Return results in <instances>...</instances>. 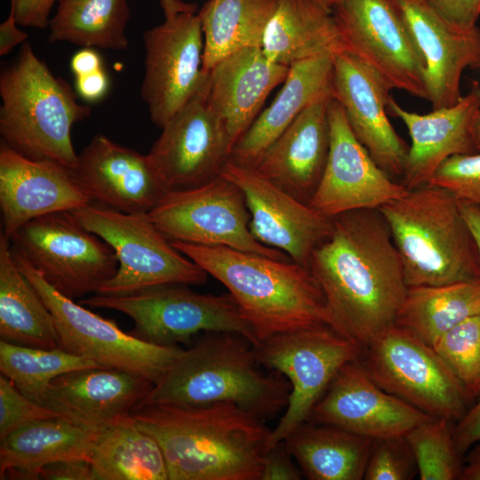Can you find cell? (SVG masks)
<instances>
[{
	"instance_id": "60d3db41",
	"label": "cell",
	"mask_w": 480,
	"mask_h": 480,
	"mask_svg": "<svg viewBox=\"0 0 480 480\" xmlns=\"http://www.w3.org/2000/svg\"><path fill=\"white\" fill-rule=\"evenodd\" d=\"M429 184L445 188L459 200L480 208V152L448 157L438 166Z\"/></svg>"
},
{
	"instance_id": "ab89813d",
	"label": "cell",
	"mask_w": 480,
	"mask_h": 480,
	"mask_svg": "<svg viewBox=\"0 0 480 480\" xmlns=\"http://www.w3.org/2000/svg\"><path fill=\"white\" fill-rule=\"evenodd\" d=\"M417 474L416 460L404 436L372 441L364 479L410 480Z\"/></svg>"
},
{
	"instance_id": "4dcf8cb0",
	"label": "cell",
	"mask_w": 480,
	"mask_h": 480,
	"mask_svg": "<svg viewBox=\"0 0 480 480\" xmlns=\"http://www.w3.org/2000/svg\"><path fill=\"white\" fill-rule=\"evenodd\" d=\"M0 338L36 348H60L53 316L19 268L10 240L0 234Z\"/></svg>"
},
{
	"instance_id": "83f0119b",
	"label": "cell",
	"mask_w": 480,
	"mask_h": 480,
	"mask_svg": "<svg viewBox=\"0 0 480 480\" xmlns=\"http://www.w3.org/2000/svg\"><path fill=\"white\" fill-rule=\"evenodd\" d=\"M333 53L324 52L289 67L282 90L233 146L228 159L252 166L308 106L332 95Z\"/></svg>"
},
{
	"instance_id": "f546056e",
	"label": "cell",
	"mask_w": 480,
	"mask_h": 480,
	"mask_svg": "<svg viewBox=\"0 0 480 480\" xmlns=\"http://www.w3.org/2000/svg\"><path fill=\"white\" fill-rule=\"evenodd\" d=\"M340 48L332 9L319 0H277L261 44L270 61L290 67Z\"/></svg>"
},
{
	"instance_id": "816d5d0a",
	"label": "cell",
	"mask_w": 480,
	"mask_h": 480,
	"mask_svg": "<svg viewBox=\"0 0 480 480\" xmlns=\"http://www.w3.org/2000/svg\"><path fill=\"white\" fill-rule=\"evenodd\" d=\"M472 447L465 458L460 480H480V442Z\"/></svg>"
},
{
	"instance_id": "f5cc1de1",
	"label": "cell",
	"mask_w": 480,
	"mask_h": 480,
	"mask_svg": "<svg viewBox=\"0 0 480 480\" xmlns=\"http://www.w3.org/2000/svg\"><path fill=\"white\" fill-rule=\"evenodd\" d=\"M460 203L462 214L473 234L480 254V208L460 200Z\"/></svg>"
},
{
	"instance_id": "6da1fadb",
	"label": "cell",
	"mask_w": 480,
	"mask_h": 480,
	"mask_svg": "<svg viewBox=\"0 0 480 480\" xmlns=\"http://www.w3.org/2000/svg\"><path fill=\"white\" fill-rule=\"evenodd\" d=\"M332 221L308 268L324 296L328 325L364 348L395 324L408 286L380 209L346 212Z\"/></svg>"
},
{
	"instance_id": "b9f144b4",
	"label": "cell",
	"mask_w": 480,
	"mask_h": 480,
	"mask_svg": "<svg viewBox=\"0 0 480 480\" xmlns=\"http://www.w3.org/2000/svg\"><path fill=\"white\" fill-rule=\"evenodd\" d=\"M52 418L63 417L25 396L7 377L1 374L0 441L24 424Z\"/></svg>"
},
{
	"instance_id": "f1b7e54d",
	"label": "cell",
	"mask_w": 480,
	"mask_h": 480,
	"mask_svg": "<svg viewBox=\"0 0 480 480\" xmlns=\"http://www.w3.org/2000/svg\"><path fill=\"white\" fill-rule=\"evenodd\" d=\"M99 431L63 418L24 424L0 441V479H40L49 464L89 460Z\"/></svg>"
},
{
	"instance_id": "ac0fdd59",
	"label": "cell",
	"mask_w": 480,
	"mask_h": 480,
	"mask_svg": "<svg viewBox=\"0 0 480 480\" xmlns=\"http://www.w3.org/2000/svg\"><path fill=\"white\" fill-rule=\"evenodd\" d=\"M330 148L326 165L309 205L333 218L360 209H380L407 188L392 180L354 135L345 112L333 98L328 108Z\"/></svg>"
},
{
	"instance_id": "cb8c5ba5",
	"label": "cell",
	"mask_w": 480,
	"mask_h": 480,
	"mask_svg": "<svg viewBox=\"0 0 480 480\" xmlns=\"http://www.w3.org/2000/svg\"><path fill=\"white\" fill-rule=\"evenodd\" d=\"M154 383L117 368H87L63 373L49 385L43 404L75 424L100 430L139 408Z\"/></svg>"
},
{
	"instance_id": "db71d44e",
	"label": "cell",
	"mask_w": 480,
	"mask_h": 480,
	"mask_svg": "<svg viewBox=\"0 0 480 480\" xmlns=\"http://www.w3.org/2000/svg\"><path fill=\"white\" fill-rule=\"evenodd\" d=\"M160 5L163 8L165 17L172 16L180 12L196 10L194 4H187L180 0H160Z\"/></svg>"
},
{
	"instance_id": "f6af8a7d",
	"label": "cell",
	"mask_w": 480,
	"mask_h": 480,
	"mask_svg": "<svg viewBox=\"0 0 480 480\" xmlns=\"http://www.w3.org/2000/svg\"><path fill=\"white\" fill-rule=\"evenodd\" d=\"M453 440L462 456L480 442V393L465 415L454 424Z\"/></svg>"
},
{
	"instance_id": "ffe728a7",
	"label": "cell",
	"mask_w": 480,
	"mask_h": 480,
	"mask_svg": "<svg viewBox=\"0 0 480 480\" xmlns=\"http://www.w3.org/2000/svg\"><path fill=\"white\" fill-rule=\"evenodd\" d=\"M431 419L379 387L358 358L340 369L308 421L335 426L374 440L405 436Z\"/></svg>"
},
{
	"instance_id": "f35d334b",
	"label": "cell",
	"mask_w": 480,
	"mask_h": 480,
	"mask_svg": "<svg viewBox=\"0 0 480 480\" xmlns=\"http://www.w3.org/2000/svg\"><path fill=\"white\" fill-rule=\"evenodd\" d=\"M433 348L476 399L480 393V313L446 332Z\"/></svg>"
},
{
	"instance_id": "e575fe53",
	"label": "cell",
	"mask_w": 480,
	"mask_h": 480,
	"mask_svg": "<svg viewBox=\"0 0 480 480\" xmlns=\"http://www.w3.org/2000/svg\"><path fill=\"white\" fill-rule=\"evenodd\" d=\"M277 0H208L199 11L204 36L202 68L209 72L223 58L261 47Z\"/></svg>"
},
{
	"instance_id": "681fc988",
	"label": "cell",
	"mask_w": 480,
	"mask_h": 480,
	"mask_svg": "<svg viewBox=\"0 0 480 480\" xmlns=\"http://www.w3.org/2000/svg\"><path fill=\"white\" fill-rule=\"evenodd\" d=\"M15 9L12 0L8 18L0 25V55L9 53L15 46L23 44L28 35L17 28Z\"/></svg>"
},
{
	"instance_id": "30bf717a",
	"label": "cell",
	"mask_w": 480,
	"mask_h": 480,
	"mask_svg": "<svg viewBox=\"0 0 480 480\" xmlns=\"http://www.w3.org/2000/svg\"><path fill=\"white\" fill-rule=\"evenodd\" d=\"M21 272L50 309L55 321L60 348L91 359L102 367L139 373L156 384L169 370L184 348L160 346L123 332L105 319L53 288L28 261L12 247Z\"/></svg>"
},
{
	"instance_id": "2e32d148",
	"label": "cell",
	"mask_w": 480,
	"mask_h": 480,
	"mask_svg": "<svg viewBox=\"0 0 480 480\" xmlns=\"http://www.w3.org/2000/svg\"><path fill=\"white\" fill-rule=\"evenodd\" d=\"M208 72L188 101L161 128L148 154L169 191L197 187L220 175L232 143L207 98Z\"/></svg>"
},
{
	"instance_id": "d590c367",
	"label": "cell",
	"mask_w": 480,
	"mask_h": 480,
	"mask_svg": "<svg viewBox=\"0 0 480 480\" xmlns=\"http://www.w3.org/2000/svg\"><path fill=\"white\" fill-rule=\"evenodd\" d=\"M50 20V42L123 51L128 47L125 28L127 0H58Z\"/></svg>"
},
{
	"instance_id": "52a82bcc",
	"label": "cell",
	"mask_w": 480,
	"mask_h": 480,
	"mask_svg": "<svg viewBox=\"0 0 480 480\" xmlns=\"http://www.w3.org/2000/svg\"><path fill=\"white\" fill-rule=\"evenodd\" d=\"M72 212L112 247L118 260L116 274L96 294L121 296L164 284H205L208 274L174 247L148 213H126L96 204Z\"/></svg>"
},
{
	"instance_id": "3957f363",
	"label": "cell",
	"mask_w": 480,
	"mask_h": 480,
	"mask_svg": "<svg viewBox=\"0 0 480 480\" xmlns=\"http://www.w3.org/2000/svg\"><path fill=\"white\" fill-rule=\"evenodd\" d=\"M172 244L228 290L260 345L278 334L328 325L324 296L308 268L225 246Z\"/></svg>"
},
{
	"instance_id": "74e56055",
	"label": "cell",
	"mask_w": 480,
	"mask_h": 480,
	"mask_svg": "<svg viewBox=\"0 0 480 480\" xmlns=\"http://www.w3.org/2000/svg\"><path fill=\"white\" fill-rule=\"evenodd\" d=\"M455 422L433 418L404 436L416 460L420 480L460 479L464 460L453 440Z\"/></svg>"
},
{
	"instance_id": "7c38bea8",
	"label": "cell",
	"mask_w": 480,
	"mask_h": 480,
	"mask_svg": "<svg viewBox=\"0 0 480 480\" xmlns=\"http://www.w3.org/2000/svg\"><path fill=\"white\" fill-rule=\"evenodd\" d=\"M255 348L260 364L284 374L291 385L286 410L271 430L268 449L308 420L340 369L358 359L363 349L326 324L273 336Z\"/></svg>"
},
{
	"instance_id": "d4e9b609",
	"label": "cell",
	"mask_w": 480,
	"mask_h": 480,
	"mask_svg": "<svg viewBox=\"0 0 480 480\" xmlns=\"http://www.w3.org/2000/svg\"><path fill=\"white\" fill-rule=\"evenodd\" d=\"M480 109V84L473 81L469 91L454 105L420 115L401 107L392 96L388 113L406 126L412 144L401 183L412 189L427 184L448 157L476 152L473 125Z\"/></svg>"
},
{
	"instance_id": "5b68a950",
	"label": "cell",
	"mask_w": 480,
	"mask_h": 480,
	"mask_svg": "<svg viewBox=\"0 0 480 480\" xmlns=\"http://www.w3.org/2000/svg\"><path fill=\"white\" fill-rule=\"evenodd\" d=\"M380 211L408 287L480 282L477 244L452 192L427 184L407 189Z\"/></svg>"
},
{
	"instance_id": "484cf974",
	"label": "cell",
	"mask_w": 480,
	"mask_h": 480,
	"mask_svg": "<svg viewBox=\"0 0 480 480\" xmlns=\"http://www.w3.org/2000/svg\"><path fill=\"white\" fill-rule=\"evenodd\" d=\"M332 99L325 95L308 106L250 166L306 204L318 187L328 158Z\"/></svg>"
},
{
	"instance_id": "9c48e42d",
	"label": "cell",
	"mask_w": 480,
	"mask_h": 480,
	"mask_svg": "<svg viewBox=\"0 0 480 480\" xmlns=\"http://www.w3.org/2000/svg\"><path fill=\"white\" fill-rule=\"evenodd\" d=\"M359 360L383 390L433 418L456 423L475 401L432 347L396 324L363 348Z\"/></svg>"
},
{
	"instance_id": "8fae6325",
	"label": "cell",
	"mask_w": 480,
	"mask_h": 480,
	"mask_svg": "<svg viewBox=\"0 0 480 480\" xmlns=\"http://www.w3.org/2000/svg\"><path fill=\"white\" fill-rule=\"evenodd\" d=\"M9 240L53 288L72 300L96 293L118 269L112 247L69 211L34 219Z\"/></svg>"
},
{
	"instance_id": "11a10c76",
	"label": "cell",
	"mask_w": 480,
	"mask_h": 480,
	"mask_svg": "<svg viewBox=\"0 0 480 480\" xmlns=\"http://www.w3.org/2000/svg\"><path fill=\"white\" fill-rule=\"evenodd\" d=\"M473 137L476 151L480 150V109L477 111L473 125Z\"/></svg>"
},
{
	"instance_id": "277c9868",
	"label": "cell",
	"mask_w": 480,
	"mask_h": 480,
	"mask_svg": "<svg viewBox=\"0 0 480 480\" xmlns=\"http://www.w3.org/2000/svg\"><path fill=\"white\" fill-rule=\"evenodd\" d=\"M253 344L232 332H205L184 349L140 406L230 403L260 418L287 406L291 385L266 375Z\"/></svg>"
},
{
	"instance_id": "ba28073f",
	"label": "cell",
	"mask_w": 480,
	"mask_h": 480,
	"mask_svg": "<svg viewBox=\"0 0 480 480\" xmlns=\"http://www.w3.org/2000/svg\"><path fill=\"white\" fill-rule=\"evenodd\" d=\"M78 303L125 314L134 322L130 333L151 344L175 346L203 332L236 333L255 348L260 345L229 293L203 294L187 284H173L121 296L95 293Z\"/></svg>"
},
{
	"instance_id": "9f6ffc18",
	"label": "cell",
	"mask_w": 480,
	"mask_h": 480,
	"mask_svg": "<svg viewBox=\"0 0 480 480\" xmlns=\"http://www.w3.org/2000/svg\"><path fill=\"white\" fill-rule=\"evenodd\" d=\"M325 6L332 9L335 5L341 3L343 0H319Z\"/></svg>"
},
{
	"instance_id": "8992f818",
	"label": "cell",
	"mask_w": 480,
	"mask_h": 480,
	"mask_svg": "<svg viewBox=\"0 0 480 480\" xmlns=\"http://www.w3.org/2000/svg\"><path fill=\"white\" fill-rule=\"evenodd\" d=\"M0 134L14 150L32 159L71 169L76 161L71 129L91 115L70 85L55 77L28 42L0 76Z\"/></svg>"
},
{
	"instance_id": "7a4b0ae2",
	"label": "cell",
	"mask_w": 480,
	"mask_h": 480,
	"mask_svg": "<svg viewBox=\"0 0 480 480\" xmlns=\"http://www.w3.org/2000/svg\"><path fill=\"white\" fill-rule=\"evenodd\" d=\"M132 416L159 444L168 480H261L271 430L234 404H149Z\"/></svg>"
},
{
	"instance_id": "7dc6e473",
	"label": "cell",
	"mask_w": 480,
	"mask_h": 480,
	"mask_svg": "<svg viewBox=\"0 0 480 480\" xmlns=\"http://www.w3.org/2000/svg\"><path fill=\"white\" fill-rule=\"evenodd\" d=\"M40 479L48 480H95L89 460L70 459L47 465L40 474Z\"/></svg>"
},
{
	"instance_id": "836d02e7",
	"label": "cell",
	"mask_w": 480,
	"mask_h": 480,
	"mask_svg": "<svg viewBox=\"0 0 480 480\" xmlns=\"http://www.w3.org/2000/svg\"><path fill=\"white\" fill-rule=\"evenodd\" d=\"M480 313V282L408 287L395 324L434 348L450 330Z\"/></svg>"
},
{
	"instance_id": "f907efd6",
	"label": "cell",
	"mask_w": 480,
	"mask_h": 480,
	"mask_svg": "<svg viewBox=\"0 0 480 480\" xmlns=\"http://www.w3.org/2000/svg\"><path fill=\"white\" fill-rule=\"evenodd\" d=\"M70 68L76 77L85 76L103 68L102 60L92 48L84 47L73 55Z\"/></svg>"
},
{
	"instance_id": "7402d4cb",
	"label": "cell",
	"mask_w": 480,
	"mask_h": 480,
	"mask_svg": "<svg viewBox=\"0 0 480 480\" xmlns=\"http://www.w3.org/2000/svg\"><path fill=\"white\" fill-rule=\"evenodd\" d=\"M426 66L428 100L432 109L461 98L466 68H480V29H462L447 20L428 0H393Z\"/></svg>"
},
{
	"instance_id": "e0dca14e",
	"label": "cell",
	"mask_w": 480,
	"mask_h": 480,
	"mask_svg": "<svg viewBox=\"0 0 480 480\" xmlns=\"http://www.w3.org/2000/svg\"><path fill=\"white\" fill-rule=\"evenodd\" d=\"M220 175L244 193L254 238L308 268L313 251L331 236L332 218L298 200L252 167L228 159Z\"/></svg>"
},
{
	"instance_id": "5bb4252c",
	"label": "cell",
	"mask_w": 480,
	"mask_h": 480,
	"mask_svg": "<svg viewBox=\"0 0 480 480\" xmlns=\"http://www.w3.org/2000/svg\"><path fill=\"white\" fill-rule=\"evenodd\" d=\"M332 13L341 49L391 90L428 100L424 58L393 0H343Z\"/></svg>"
},
{
	"instance_id": "9a60e30c",
	"label": "cell",
	"mask_w": 480,
	"mask_h": 480,
	"mask_svg": "<svg viewBox=\"0 0 480 480\" xmlns=\"http://www.w3.org/2000/svg\"><path fill=\"white\" fill-rule=\"evenodd\" d=\"M145 72L141 97L152 122L162 128L196 92L207 72L202 68L204 36L196 10L165 17L143 34Z\"/></svg>"
},
{
	"instance_id": "d6a6232c",
	"label": "cell",
	"mask_w": 480,
	"mask_h": 480,
	"mask_svg": "<svg viewBox=\"0 0 480 480\" xmlns=\"http://www.w3.org/2000/svg\"><path fill=\"white\" fill-rule=\"evenodd\" d=\"M89 460L95 480H168L159 444L132 414L99 431Z\"/></svg>"
},
{
	"instance_id": "d6986e66",
	"label": "cell",
	"mask_w": 480,
	"mask_h": 480,
	"mask_svg": "<svg viewBox=\"0 0 480 480\" xmlns=\"http://www.w3.org/2000/svg\"><path fill=\"white\" fill-rule=\"evenodd\" d=\"M391 89L352 53H333L332 96L342 107L349 126L377 165L392 180H402L410 146L388 117Z\"/></svg>"
},
{
	"instance_id": "7bdbcfd3",
	"label": "cell",
	"mask_w": 480,
	"mask_h": 480,
	"mask_svg": "<svg viewBox=\"0 0 480 480\" xmlns=\"http://www.w3.org/2000/svg\"><path fill=\"white\" fill-rule=\"evenodd\" d=\"M301 473L292 461L284 441L268 449L261 480H300Z\"/></svg>"
},
{
	"instance_id": "ee69618b",
	"label": "cell",
	"mask_w": 480,
	"mask_h": 480,
	"mask_svg": "<svg viewBox=\"0 0 480 480\" xmlns=\"http://www.w3.org/2000/svg\"><path fill=\"white\" fill-rule=\"evenodd\" d=\"M447 20L469 30L476 28L480 0H428Z\"/></svg>"
},
{
	"instance_id": "44dd1931",
	"label": "cell",
	"mask_w": 480,
	"mask_h": 480,
	"mask_svg": "<svg viewBox=\"0 0 480 480\" xmlns=\"http://www.w3.org/2000/svg\"><path fill=\"white\" fill-rule=\"evenodd\" d=\"M76 183L96 204L126 213H148L169 191L148 154L94 136L69 169Z\"/></svg>"
},
{
	"instance_id": "603a6c76",
	"label": "cell",
	"mask_w": 480,
	"mask_h": 480,
	"mask_svg": "<svg viewBox=\"0 0 480 480\" xmlns=\"http://www.w3.org/2000/svg\"><path fill=\"white\" fill-rule=\"evenodd\" d=\"M90 204L68 168L52 160L29 158L1 141L0 210L2 234L8 239L34 219Z\"/></svg>"
},
{
	"instance_id": "4fadbf2b",
	"label": "cell",
	"mask_w": 480,
	"mask_h": 480,
	"mask_svg": "<svg viewBox=\"0 0 480 480\" xmlns=\"http://www.w3.org/2000/svg\"><path fill=\"white\" fill-rule=\"evenodd\" d=\"M148 214L170 242L225 246L276 260H291L283 252L254 238L244 193L220 175L195 188L168 191Z\"/></svg>"
},
{
	"instance_id": "4316f807",
	"label": "cell",
	"mask_w": 480,
	"mask_h": 480,
	"mask_svg": "<svg viewBox=\"0 0 480 480\" xmlns=\"http://www.w3.org/2000/svg\"><path fill=\"white\" fill-rule=\"evenodd\" d=\"M288 72L289 67L270 61L260 46L239 50L208 72V101L222 120L232 146L252 124L268 95L284 82Z\"/></svg>"
},
{
	"instance_id": "1f68e13d",
	"label": "cell",
	"mask_w": 480,
	"mask_h": 480,
	"mask_svg": "<svg viewBox=\"0 0 480 480\" xmlns=\"http://www.w3.org/2000/svg\"><path fill=\"white\" fill-rule=\"evenodd\" d=\"M310 480H361L372 439L343 428L306 421L284 440Z\"/></svg>"
},
{
	"instance_id": "8d00e7d4",
	"label": "cell",
	"mask_w": 480,
	"mask_h": 480,
	"mask_svg": "<svg viewBox=\"0 0 480 480\" xmlns=\"http://www.w3.org/2000/svg\"><path fill=\"white\" fill-rule=\"evenodd\" d=\"M96 362L61 348H36L0 340V372L28 398L43 404L58 376L82 369L101 368Z\"/></svg>"
},
{
	"instance_id": "bcb514c9",
	"label": "cell",
	"mask_w": 480,
	"mask_h": 480,
	"mask_svg": "<svg viewBox=\"0 0 480 480\" xmlns=\"http://www.w3.org/2000/svg\"><path fill=\"white\" fill-rule=\"evenodd\" d=\"M12 2L18 24L44 28L49 26L52 8L58 0H12Z\"/></svg>"
},
{
	"instance_id": "c3c4849f",
	"label": "cell",
	"mask_w": 480,
	"mask_h": 480,
	"mask_svg": "<svg viewBox=\"0 0 480 480\" xmlns=\"http://www.w3.org/2000/svg\"><path fill=\"white\" fill-rule=\"evenodd\" d=\"M108 89L109 80L103 68L76 77V92L86 101L100 100L105 97Z\"/></svg>"
}]
</instances>
